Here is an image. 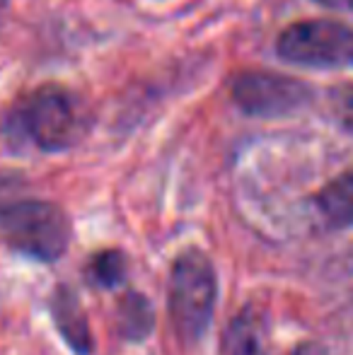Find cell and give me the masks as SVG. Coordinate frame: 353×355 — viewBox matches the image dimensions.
I'll use <instances>...</instances> for the list:
<instances>
[{
    "instance_id": "2",
    "label": "cell",
    "mask_w": 353,
    "mask_h": 355,
    "mask_svg": "<svg viewBox=\"0 0 353 355\" xmlns=\"http://www.w3.org/2000/svg\"><path fill=\"white\" fill-rule=\"evenodd\" d=\"M218 300V276L211 259L198 249H187L175 259L167 288L170 319L179 341L196 343L211 327Z\"/></svg>"
},
{
    "instance_id": "6",
    "label": "cell",
    "mask_w": 353,
    "mask_h": 355,
    "mask_svg": "<svg viewBox=\"0 0 353 355\" xmlns=\"http://www.w3.org/2000/svg\"><path fill=\"white\" fill-rule=\"evenodd\" d=\"M49 307H51L53 324H56L61 338L68 343V348L76 355L92 353V348H94L92 331H89L87 314H85V309H83L78 295L73 293L71 288L61 285V288L53 290L51 304H49Z\"/></svg>"
},
{
    "instance_id": "8",
    "label": "cell",
    "mask_w": 353,
    "mask_h": 355,
    "mask_svg": "<svg viewBox=\"0 0 353 355\" xmlns=\"http://www.w3.org/2000/svg\"><path fill=\"white\" fill-rule=\"evenodd\" d=\"M317 211L329 227H351L353 225V169L332 179L315 198Z\"/></svg>"
},
{
    "instance_id": "14",
    "label": "cell",
    "mask_w": 353,
    "mask_h": 355,
    "mask_svg": "<svg viewBox=\"0 0 353 355\" xmlns=\"http://www.w3.org/2000/svg\"><path fill=\"white\" fill-rule=\"evenodd\" d=\"M293 355H320V353H317L315 348H310V346H302V348H298Z\"/></svg>"
},
{
    "instance_id": "3",
    "label": "cell",
    "mask_w": 353,
    "mask_h": 355,
    "mask_svg": "<svg viewBox=\"0 0 353 355\" xmlns=\"http://www.w3.org/2000/svg\"><path fill=\"white\" fill-rule=\"evenodd\" d=\"M0 232L12 252L37 261H56L71 244L73 227L56 203L19 198L0 220Z\"/></svg>"
},
{
    "instance_id": "12",
    "label": "cell",
    "mask_w": 353,
    "mask_h": 355,
    "mask_svg": "<svg viewBox=\"0 0 353 355\" xmlns=\"http://www.w3.org/2000/svg\"><path fill=\"white\" fill-rule=\"evenodd\" d=\"M22 196V179L12 172H0V220Z\"/></svg>"
},
{
    "instance_id": "1",
    "label": "cell",
    "mask_w": 353,
    "mask_h": 355,
    "mask_svg": "<svg viewBox=\"0 0 353 355\" xmlns=\"http://www.w3.org/2000/svg\"><path fill=\"white\" fill-rule=\"evenodd\" d=\"M85 128V109L78 97L53 85L19 99L5 123V133L15 138V143L32 145L42 153H63L73 148Z\"/></svg>"
},
{
    "instance_id": "9",
    "label": "cell",
    "mask_w": 353,
    "mask_h": 355,
    "mask_svg": "<svg viewBox=\"0 0 353 355\" xmlns=\"http://www.w3.org/2000/svg\"><path fill=\"white\" fill-rule=\"evenodd\" d=\"M117 324L121 336L131 338V341L146 338L153 331V324H155V312H153L150 300L141 293H126L119 300Z\"/></svg>"
},
{
    "instance_id": "4",
    "label": "cell",
    "mask_w": 353,
    "mask_h": 355,
    "mask_svg": "<svg viewBox=\"0 0 353 355\" xmlns=\"http://www.w3.org/2000/svg\"><path fill=\"white\" fill-rule=\"evenodd\" d=\"M276 51L302 68L353 66V29L336 19H302L283 29Z\"/></svg>"
},
{
    "instance_id": "11",
    "label": "cell",
    "mask_w": 353,
    "mask_h": 355,
    "mask_svg": "<svg viewBox=\"0 0 353 355\" xmlns=\"http://www.w3.org/2000/svg\"><path fill=\"white\" fill-rule=\"evenodd\" d=\"M334 116L349 133H353V85H339L329 94Z\"/></svg>"
},
{
    "instance_id": "7",
    "label": "cell",
    "mask_w": 353,
    "mask_h": 355,
    "mask_svg": "<svg viewBox=\"0 0 353 355\" xmlns=\"http://www.w3.org/2000/svg\"><path fill=\"white\" fill-rule=\"evenodd\" d=\"M227 355H268V331L264 314L245 309L227 329Z\"/></svg>"
},
{
    "instance_id": "10",
    "label": "cell",
    "mask_w": 353,
    "mask_h": 355,
    "mask_svg": "<svg viewBox=\"0 0 353 355\" xmlns=\"http://www.w3.org/2000/svg\"><path fill=\"white\" fill-rule=\"evenodd\" d=\"M87 276L97 288H117V285L123 283V276H126V259L117 249L94 254L87 266Z\"/></svg>"
},
{
    "instance_id": "13",
    "label": "cell",
    "mask_w": 353,
    "mask_h": 355,
    "mask_svg": "<svg viewBox=\"0 0 353 355\" xmlns=\"http://www.w3.org/2000/svg\"><path fill=\"white\" fill-rule=\"evenodd\" d=\"M317 5L327 10H336V12H349L353 15V0H315Z\"/></svg>"
},
{
    "instance_id": "5",
    "label": "cell",
    "mask_w": 353,
    "mask_h": 355,
    "mask_svg": "<svg viewBox=\"0 0 353 355\" xmlns=\"http://www.w3.org/2000/svg\"><path fill=\"white\" fill-rule=\"evenodd\" d=\"M310 99L312 87L293 75L250 71L237 75L232 83V102L250 116H288L307 107Z\"/></svg>"
}]
</instances>
